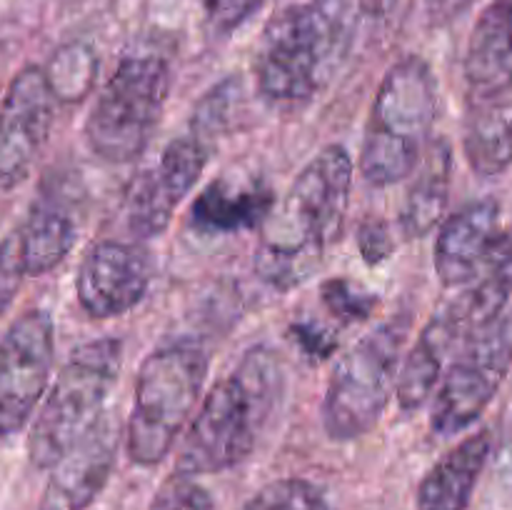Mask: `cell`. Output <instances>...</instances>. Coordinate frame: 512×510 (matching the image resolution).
<instances>
[{"label":"cell","mask_w":512,"mask_h":510,"mask_svg":"<svg viewBox=\"0 0 512 510\" xmlns=\"http://www.w3.org/2000/svg\"><path fill=\"white\" fill-rule=\"evenodd\" d=\"M350 188L353 158L343 145H325L265 218L255 250V270L265 283L290 290L315 275L343 233Z\"/></svg>","instance_id":"6da1fadb"},{"label":"cell","mask_w":512,"mask_h":510,"mask_svg":"<svg viewBox=\"0 0 512 510\" xmlns=\"http://www.w3.org/2000/svg\"><path fill=\"white\" fill-rule=\"evenodd\" d=\"M285 393V368L268 345L245 350L233 370L210 388L190 420L175 470L223 473L253 453Z\"/></svg>","instance_id":"7a4b0ae2"},{"label":"cell","mask_w":512,"mask_h":510,"mask_svg":"<svg viewBox=\"0 0 512 510\" xmlns=\"http://www.w3.org/2000/svg\"><path fill=\"white\" fill-rule=\"evenodd\" d=\"M343 0L285 5L268 20L255 53V88L273 108L293 110L310 103L345 48Z\"/></svg>","instance_id":"3957f363"},{"label":"cell","mask_w":512,"mask_h":510,"mask_svg":"<svg viewBox=\"0 0 512 510\" xmlns=\"http://www.w3.org/2000/svg\"><path fill=\"white\" fill-rule=\"evenodd\" d=\"M438 115V78L428 60L405 55L390 65L375 93L360 148V175L390 188L410 178L423 160Z\"/></svg>","instance_id":"277c9868"},{"label":"cell","mask_w":512,"mask_h":510,"mask_svg":"<svg viewBox=\"0 0 512 510\" xmlns=\"http://www.w3.org/2000/svg\"><path fill=\"white\" fill-rule=\"evenodd\" d=\"M210 355L198 340H173L145 355L135 375L125 450L135 465L163 463L190 423L208 378Z\"/></svg>","instance_id":"5b68a950"},{"label":"cell","mask_w":512,"mask_h":510,"mask_svg":"<svg viewBox=\"0 0 512 510\" xmlns=\"http://www.w3.org/2000/svg\"><path fill=\"white\" fill-rule=\"evenodd\" d=\"M123 365V343L98 338L78 345L45 395L28 435L33 468L50 470L105 415Z\"/></svg>","instance_id":"8992f818"},{"label":"cell","mask_w":512,"mask_h":510,"mask_svg":"<svg viewBox=\"0 0 512 510\" xmlns=\"http://www.w3.org/2000/svg\"><path fill=\"white\" fill-rule=\"evenodd\" d=\"M173 88L170 63L158 53H128L95 98L85 143L100 160L133 163L143 155Z\"/></svg>","instance_id":"52a82bcc"},{"label":"cell","mask_w":512,"mask_h":510,"mask_svg":"<svg viewBox=\"0 0 512 510\" xmlns=\"http://www.w3.org/2000/svg\"><path fill=\"white\" fill-rule=\"evenodd\" d=\"M410 318L378 325L335 363L323 400L325 433L333 440H355L368 435L383 418L395 395Z\"/></svg>","instance_id":"ba28073f"},{"label":"cell","mask_w":512,"mask_h":510,"mask_svg":"<svg viewBox=\"0 0 512 510\" xmlns=\"http://www.w3.org/2000/svg\"><path fill=\"white\" fill-rule=\"evenodd\" d=\"M512 368V308L463 340L458 358L440 383L430 428L450 438L485 413Z\"/></svg>","instance_id":"9c48e42d"},{"label":"cell","mask_w":512,"mask_h":510,"mask_svg":"<svg viewBox=\"0 0 512 510\" xmlns=\"http://www.w3.org/2000/svg\"><path fill=\"white\" fill-rule=\"evenodd\" d=\"M55 360V328L48 310H25L0 340V438L28 425L48 388Z\"/></svg>","instance_id":"30bf717a"},{"label":"cell","mask_w":512,"mask_h":510,"mask_svg":"<svg viewBox=\"0 0 512 510\" xmlns=\"http://www.w3.org/2000/svg\"><path fill=\"white\" fill-rule=\"evenodd\" d=\"M210 158V145L193 133L170 140L153 165L133 183L125 205L128 228L135 238H160L175 210L195 188Z\"/></svg>","instance_id":"8fae6325"},{"label":"cell","mask_w":512,"mask_h":510,"mask_svg":"<svg viewBox=\"0 0 512 510\" xmlns=\"http://www.w3.org/2000/svg\"><path fill=\"white\" fill-rule=\"evenodd\" d=\"M55 95L43 68L25 65L0 103V188H15L43 153L55 120Z\"/></svg>","instance_id":"7c38bea8"},{"label":"cell","mask_w":512,"mask_h":510,"mask_svg":"<svg viewBox=\"0 0 512 510\" xmlns=\"http://www.w3.org/2000/svg\"><path fill=\"white\" fill-rule=\"evenodd\" d=\"M153 280L148 250L125 240H98L80 260L75 295L85 315L120 318L145 298Z\"/></svg>","instance_id":"4fadbf2b"},{"label":"cell","mask_w":512,"mask_h":510,"mask_svg":"<svg viewBox=\"0 0 512 510\" xmlns=\"http://www.w3.org/2000/svg\"><path fill=\"white\" fill-rule=\"evenodd\" d=\"M120 420L105 413L88 435L78 440L50 468L38 510H85L108 485L118 460Z\"/></svg>","instance_id":"5bb4252c"},{"label":"cell","mask_w":512,"mask_h":510,"mask_svg":"<svg viewBox=\"0 0 512 510\" xmlns=\"http://www.w3.org/2000/svg\"><path fill=\"white\" fill-rule=\"evenodd\" d=\"M498 200L483 198L455 210L435 240V273L445 288L475 283L503 245Z\"/></svg>","instance_id":"9a60e30c"},{"label":"cell","mask_w":512,"mask_h":510,"mask_svg":"<svg viewBox=\"0 0 512 510\" xmlns=\"http://www.w3.org/2000/svg\"><path fill=\"white\" fill-rule=\"evenodd\" d=\"M465 103L512 90V0H490L465 50Z\"/></svg>","instance_id":"2e32d148"},{"label":"cell","mask_w":512,"mask_h":510,"mask_svg":"<svg viewBox=\"0 0 512 510\" xmlns=\"http://www.w3.org/2000/svg\"><path fill=\"white\" fill-rule=\"evenodd\" d=\"M468 338L463 320L455 313L453 303L440 308L430 318V323L420 330L418 340L400 363L398 380H395V398L403 413L420 410L438 388L443 375L445 358Z\"/></svg>","instance_id":"e0dca14e"},{"label":"cell","mask_w":512,"mask_h":510,"mask_svg":"<svg viewBox=\"0 0 512 510\" xmlns=\"http://www.w3.org/2000/svg\"><path fill=\"white\" fill-rule=\"evenodd\" d=\"M493 453L490 430H478L450 448L418 485V510H468L475 485Z\"/></svg>","instance_id":"ac0fdd59"},{"label":"cell","mask_w":512,"mask_h":510,"mask_svg":"<svg viewBox=\"0 0 512 510\" xmlns=\"http://www.w3.org/2000/svg\"><path fill=\"white\" fill-rule=\"evenodd\" d=\"M453 183V150L448 140H430L423 160L413 170V183L400 208V233L405 240L425 238L443 220Z\"/></svg>","instance_id":"d6986e66"},{"label":"cell","mask_w":512,"mask_h":510,"mask_svg":"<svg viewBox=\"0 0 512 510\" xmlns=\"http://www.w3.org/2000/svg\"><path fill=\"white\" fill-rule=\"evenodd\" d=\"M463 150L480 178L503 175L512 165V90L465 103Z\"/></svg>","instance_id":"ffe728a7"},{"label":"cell","mask_w":512,"mask_h":510,"mask_svg":"<svg viewBox=\"0 0 512 510\" xmlns=\"http://www.w3.org/2000/svg\"><path fill=\"white\" fill-rule=\"evenodd\" d=\"M275 205V195L268 188H230L223 180L210 183L195 198L190 208V223L198 233L228 235L253 230L265 223Z\"/></svg>","instance_id":"44dd1931"},{"label":"cell","mask_w":512,"mask_h":510,"mask_svg":"<svg viewBox=\"0 0 512 510\" xmlns=\"http://www.w3.org/2000/svg\"><path fill=\"white\" fill-rule=\"evenodd\" d=\"M23 253L25 273L45 275L63 263L78 240L75 220L53 195H43L30 205L23 223L15 228Z\"/></svg>","instance_id":"7402d4cb"},{"label":"cell","mask_w":512,"mask_h":510,"mask_svg":"<svg viewBox=\"0 0 512 510\" xmlns=\"http://www.w3.org/2000/svg\"><path fill=\"white\" fill-rule=\"evenodd\" d=\"M45 80L58 103H80L98 80V55L88 43L60 45L43 68Z\"/></svg>","instance_id":"603a6c76"},{"label":"cell","mask_w":512,"mask_h":510,"mask_svg":"<svg viewBox=\"0 0 512 510\" xmlns=\"http://www.w3.org/2000/svg\"><path fill=\"white\" fill-rule=\"evenodd\" d=\"M243 510H330V505L310 480L280 478L263 485Z\"/></svg>","instance_id":"cb8c5ba5"},{"label":"cell","mask_w":512,"mask_h":510,"mask_svg":"<svg viewBox=\"0 0 512 510\" xmlns=\"http://www.w3.org/2000/svg\"><path fill=\"white\" fill-rule=\"evenodd\" d=\"M240 88H243V85H240L238 78H228L223 80V83L215 85V88H210L208 93H205V98L198 103V108H195L190 133L210 145V138L225 128L230 113H233V108L238 105Z\"/></svg>","instance_id":"d4e9b609"},{"label":"cell","mask_w":512,"mask_h":510,"mask_svg":"<svg viewBox=\"0 0 512 510\" xmlns=\"http://www.w3.org/2000/svg\"><path fill=\"white\" fill-rule=\"evenodd\" d=\"M150 510H213V495L195 480V475L173 470L155 490Z\"/></svg>","instance_id":"484cf974"},{"label":"cell","mask_w":512,"mask_h":510,"mask_svg":"<svg viewBox=\"0 0 512 510\" xmlns=\"http://www.w3.org/2000/svg\"><path fill=\"white\" fill-rule=\"evenodd\" d=\"M323 303L328 305V310L335 318L350 323V320L370 318V313H373L375 305H378V298H375L373 293L360 290L358 285L350 283V280L335 278L323 285Z\"/></svg>","instance_id":"4316f807"},{"label":"cell","mask_w":512,"mask_h":510,"mask_svg":"<svg viewBox=\"0 0 512 510\" xmlns=\"http://www.w3.org/2000/svg\"><path fill=\"white\" fill-rule=\"evenodd\" d=\"M205 10V23L210 33L230 35L238 30L250 15L263 8L265 0H200Z\"/></svg>","instance_id":"83f0119b"},{"label":"cell","mask_w":512,"mask_h":510,"mask_svg":"<svg viewBox=\"0 0 512 510\" xmlns=\"http://www.w3.org/2000/svg\"><path fill=\"white\" fill-rule=\"evenodd\" d=\"M25 263L20 253L18 233H10L0 240V315L13 305L20 285L25 280Z\"/></svg>","instance_id":"f1b7e54d"},{"label":"cell","mask_w":512,"mask_h":510,"mask_svg":"<svg viewBox=\"0 0 512 510\" xmlns=\"http://www.w3.org/2000/svg\"><path fill=\"white\" fill-rule=\"evenodd\" d=\"M358 243H360V253H363L365 263L370 265L383 263L385 258H390V253H393L395 248V240L393 235H390L388 223L380 218L363 223V228H360V235H358Z\"/></svg>","instance_id":"f546056e"},{"label":"cell","mask_w":512,"mask_h":510,"mask_svg":"<svg viewBox=\"0 0 512 510\" xmlns=\"http://www.w3.org/2000/svg\"><path fill=\"white\" fill-rule=\"evenodd\" d=\"M295 338L300 340L303 350L308 355H318V358H328L335 348V340L330 338L328 333H323L320 328L315 325H295L293 328Z\"/></svg>","instance_id":"4dcf8cb0"},{"label":"cell","mask_w":512,"mask_h":510,"mask_svg":"<svg viewBox=\"0 0 512 510\" xmlns=\"http://www.w3.org/2000/svg\"><path fill=\"white\" fill-rule=\"evenodd\" d=\"M473 0H425V13L433 25H445L470 8Z\"/></svg>","instance_id":"1f68e13d"},{"label":"cell","mask_w":512,"mask_h":510,"mask_svg":"<svg viewBox=\"0 0 512 510\" xmlns=\"http://www.w3.org/2000/svg\"><path fill=\"white\" fill-rule=\"evenodd\" d=\"M498 473L500 478L505 480V485L512 490V415L508 425H505L503 443H500V450H498Z\"/></svg>","instance_id":"d6a6232c"}]
</instances>
